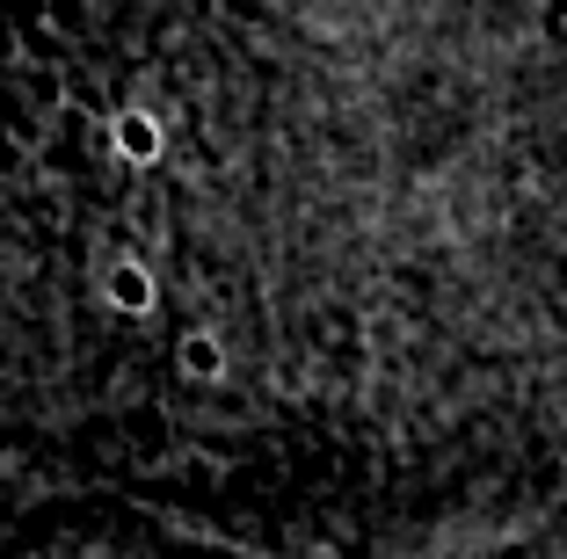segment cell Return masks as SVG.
<instances>
[{
    "label": "cell",
    "mask_w": 567,
    "mask_h": 559,
    "mask_svg": "<svg viewBox=\"0 0 567 559\" xmlns=\"http://www.w3.org/2000/svg\"><path fill=\"white\" fill-rule=\"evenodd\" d=\"M175 363H183V379H218V371H226V342H218L212 328H189L183 342H175Z\"/></svg>",
    "instance_id": "1"
},
{
    "label": "cell",
    "mask_w": 567,
    "mask_h": 559,
    "mask_svg": "<svg viewBox=\"0 0 567 559\" xmlns=\"http://www.w3.org/2000/svg\"><path fill=\"white\" fill-rule=\"evenodd\" d=\"M124 146H132V153H153V124H146V116H124Z\"/></svg>",
    "instance_id": "3"
},
{
    "label": "cell",
    "mask_w": 567,
    "mask_h": 559,
    "mask_svg": "<svg viewBox=\"0 0 567 559\" xmlns=\"http://www.w3.org/2000/svg\"><path fill=\"white\" fill-rule=\"evenodd\" d=\"M110 298H117L124 313H146V306H153L146 269H138V262H117V269H110Z\"/></svg>",
    "instance_id": "2"
}]
</instances>
